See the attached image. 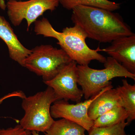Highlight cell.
<instances>
[{"instance_id": "cell-1", "label": "cell", "mask_w": 135, "mask_h": 135, "mask_svg": "<svg viewBox=\"0 0 135 135\" xmlns=\"http://www.w3.org/2000/svg\"><path fill=\"white\" fill-rule=\"evenodd\" d=\"M71 19L87 37L102 43L111 42L134 33L118 13L100 8L79 5L73 10Z\"/></svg>"}, {"instance_id": "cell-2", "label": "cell", "mask_w": 135, "mask_h": 135, "mask_svg": "<svg viewBox=\"0 0 135 135\" xmlns=\"http://www.w3.org/2000/svg\"><path fill=\"white\" fill-rule=\"evenodd\" d=\"M34 25V31L36 35L56 39L61 49L79 65H89L93 60L104 64L106 61V57L98 53L101 51L99 47L93 50L88 46L86 34L79 26L74 25L64 28L62 32H58L45 17L36 20Z\"/></svg>"}, {"instance_id": "cell-3", "label": "cell", "mask_w": 135, "mask_h": 135, "mask_svg": "<svg viewBox=\"0 0 135 135\" xmlns=\"http://www.w3.org/2000/svg\"><path fill=\"white\" fill-rule=\"evenodd\" d=\"M22 107L24 115L20 125L27 131L46 133L54 122L51 107L59 100L53 89L47 87L45 90L23 98Z\"/></svg>"}, {"instance_id": "cell-4", "label": "cell", "mask_w": 135, "mask_h": 135, "mask_svg": "<svg viewBox=\"0 0 135 135\" xmlns=\"http://www.w3.org/2000/svg\"><path fill=\"white\" fill-rule=\"evenodd\" d=\"M102 70L93 69L89 65H77L78 84L81 87L86 100L112 84L110 81L118 77L129 78L135 80V74L128 71L111 57L106 58Z\"/></svg>"}, {"instance_id": "cell-5", "label": "cell", "mask_w": 135, "mask_h": 135, "mask_svg": "<svg viewBox=\"0 0 135 135\" xmlns=\"http://www.w3.org/2000/svg\"><path fill=\"white\" fill-rule=\"evenodd\" d=\"M31 50L22 66L41 77L43 81L53 79L73 61L62 49L50 44L37 46Z\"/></svg>"}, {"instance_id": "cell-6", "label": "cell", "mask_w": 135, "mask_h": 135, "mask_svg": "<svg viewBox=\"0 0 135 135\" xmlns=\"http://www.w3.org/2000/svg\"><path fill=\"white\" fill-rule=\"evenodd\" d=\"M6 4L9 18L14 26H19L26 21L27 30L37 18L47 11L52 12L58 7V0H8Z\"/></svg>"}, {"instance_id": "cell-7", "label": "cell", "mask_w": 135, "mask_h": 135, "mask_svg": "<svg viewBox=\"0 0 135 135\" xmlns=\"http://www.w3.org/2000/svg\"><path fill=\"white\" fill-rule=\"evenodd\" d=\"M112 88L113 86L110 84L90 99L76 104H70L68 101L62 99L57 100L51 107V116L53 118H64L71 121L89 131L94 125V121L88 115L90 104L101 94Z\"/></svg>"}, {"instance_id": "cell-8", "label": "cell", "mask_w": 135, "mask_h": 135, "mask_svg": "<svg viewBox=\"0 0 135 135\" xmlns=\"http://www.w3.org/2000/svg\"><path fill=\"white\" fill-rule=\"evenodd\" d=\"M77 63L73 60L63 68L54 78L44 81V84L53 90L59 100H71L79 103L83 95L78 86Z\"/></svg>"}, {"instance_id": "cell-9", "label": "cell", "mask_w": 135, "mask_h": 135, "mask_svg": "<svg viewBox=\"0 0 135 135\" xmlns=\"http://www.w3.org/2000/svg\"><path fill=\"white\" fill-rule=\"evenodd\" d=\"M123 66L129 71L135 74V34L114 40L111 45L102 49Z\"/></svg>"}, {"instance_id": "cell-10", "label": "cell", "mask_w": 135, "mask_h": 135, "mask_svg": "<svg viewBox=\"0 0 135 135\" xmlns=\"http://www.w3.org/2000/svg\"><path fill=\"white\" fill-rule=\"evenodd\" d=\"M0 38L7 46L9 57L22 66L24 61L31 53V50L22 44L9 22L1 15Z\"/></svg>"}, {"instance_id": "cell-11", "label": "cell", "mask_w": 135, "mask_h": 135, "mask_svg": "<svg viewBox=\"0 0 135 135\" xmlns=\"http://www.w3.org/2000/svg\"><path fill=\"white\" fill-rule=\"evenodd\" d=\"M122 105L118 90L112 88L101 94L92 102L88 110V115L94 121L113 108Z\"/></svg>"}, {"instance_id": "cell-12", "label": "cell", "mask_w": 135, "mask_h": 135, "mask_svg": "<svg viewBox=\"0 0 135 135\" xmlns=\"http://www.w3.org/2000/svg\"><path fill=\"white\" fill-rule=\"evenodd\" d=\"M122 85L116 88L120 97L123 105L128 113L126 122L130 124L135 119V84L131 85L126 79L122 80Z\"/></svg>"}, {"instance_id": "cell-13", "label": "cell", "mask_w": 135, "mask_h": 135, "mask_svg": "<svg viewBox=\"0 0 135 135\" xmlns=\"http://www.w3.org/2000/svg\"><path fill=\"white\" fill-rule=\"evenodd\" d=\"M86 129L77 123L62 118L55 120L45 135H83Z\"/></svg>"}, {"instance_id": "cell-14", "label": "cell", "mask_w": 135, "mask_h": 135, "mask_svg": "<svg viewBox=\"0 0 135 135\" xmlns=\"http://www.w3.org/2000/svg\"><path fill=\"white\" fill-rule=\"evenodd\" d=\"M59 4L68 10L79 5L89 6L107 10L111 11L119 9L120 4L109 0H58Z\"/></svg>"}, {"instance_id": "cell-15", "label": "cell", "mask_w": 135, "mask_h": 135, "mask_svg": "<svg viewBox=\"0 0 135 135\" xmlns=\"http://www.w3.org/2000/svg\"><path fill=\"white\" fill-rule=\"evenodd\" d=\"M129 114L122 106H118L102 114L94 121V127H103L116 125L126 121Z\"/></svg>"}, {"instance_id": "cell-16", "label": "cell", "mask_w": 135, "mask_h": 135, "mask_svg": "<svg viewBox=\"0 0 135 135\" xmlns=\"http://www.w3.org/2000/svg\"><path fill=\"white\" fill-rule=\"evenodd\" d=\"M128 126L126 121L114 126L103 127H92L89 131V135H126L125 128Z\"/></svg>"}, {"instance_id": "cell-17", "label": "cell", "mask_w": 135, "mask_h": 135, "mask_svg": "<svg viewBox=\"0 0 135 135\" xmlns=\"http://www.w3.org/2000/svg\"><path fill=\"white\" fill-rule=\"evenodd\" d=\"M31 132L25 130L20 124L14 127L0 129V135H31Z\"/></svg>"}, {"instance_id": "cell-18", "label": "cell", "mask_w": 135, "mask_h": 135, "mask_svg": "<svg viewBox=\"0 0 135 135\" xmlns=\"http://www.w3.org/2000/svg\"><path fill=\"white\" fill-rule=\"evenodd\" d=\"M26 97L25 94L21 90H17L14 92L9 93L0 98V104H1L4 100L14 97H17L23 99Z\"/></svg>"}, {"instance_id": "cell-19", "label": "cell", "mask_w": 135, "mask_h": 135, "mask_svg": "<svg viewBox=\"0 0 135 135\" xmlns=\"http://www.w3.org/2000/svg\"><path fill=\"white\" fill-rule=\"evenodd\" d=\"M21 1V0H17ZM0 8L3 10H5L6 9V4L5 0H0Z\"/></svg>"}, {"instance_id": "cell-20", "label": "cell", "mask_w": 135, "mask_h": 135, "mask_svg": "<svg viewBox=\"0 0 135 135\" xmlns=\"http://www.w3.org/2000/svg\"><path fill=\"white\" fill-rule=\"evenodd\" d=\"M32 135H40L39 134L38 132H36V131H33L31 132Z\"/></svg>"}, {"instance_id": "cell-21", "label": "cell", "mask_w": 135, "mask_h": 135, "mask_svg": "<svg viewBox=\"0 0 135 135\" xmlns=\"http://www.w3.org/2000/svg\"><path fill=\"white\" fill-rule=\"evenodd\" d=\"M31 135H32L31 133Z\"/></svg>"}, {"instance_id": "cell-22", "label": "cell", "mask_w": 135, "mask_h": 135, "mask_svg": "<svg viewBox=\"0 0 135 135\" xmlns=\"http://www.w3.org/2000/svg\"><path fill=\"white\" fill-rule=\"evenodd\" d=\"M126 135H127V134H126Z\"/></svg>"}, {"instance_id": "cell-23", "label": "cell", "mask_w": 135, "mask_h": 135, "mask_svg": "<svg viewBox=\"0 0 135 135\" xmlns=\"http://www.w3.org/2000/svg\"><path fill=\"white\" fill-rule=\"evenodd\" d=\"M85 135V134H84V135Z\"/></svg>"}]
</instances>
